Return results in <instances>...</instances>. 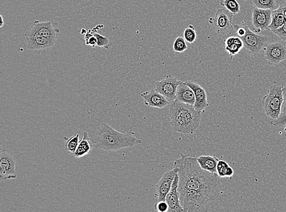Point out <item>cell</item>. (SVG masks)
Instances as JSON below:
<instances>
[{
	"mask_svg": "<svg viewBox=\"0 0 286 212\" xmlns=\"http://www.w3.org/2000/svg\"><path fill=\"white\" fill-rule=\"evenodd\" d=\"M174 168L178 170L179 186L199 192L210 200L216 199L220 178L203 170L197 158L181 154V158L175 161Z\"/></svg>",
	"mask_w": 286,
	"mask_h": 212,
	"instance_id": "cell-1",
	"label": "cell"
},
{
	"mask_svg": "<svg viewBox=\"0 0 286 212\" xmlns=\"http://www.w3.org/2000/svg\"><path fill=\"white\" fill-rule=\"evenodd\" d=\"M141 140L133 134H123L115 130L108 124L103 122L96 132L93 146L99 150L117 151L122 148H132L141 144Z\"/></svg>",
	"mask_w": 286,
	"mask_h": 212,
	"instance_id": "cell-2",
	"label": "cell"
},
{
	"mask_svg": "<svg viewBox=\"0 0 286 212\" xmlns=\"http://www.w3.org/2000/svg\"><path fill=\"white\" fill-rule=\"evenodd\" d=\"M169 116L173 130L194 134L200 126L202 112L195 110L194 106L175 100L170 104Z\"/></svg>",
	"mask_w": 286,
	"mask_h": 212,
	"instance_id": "cell-3",
	"label": "cell"
},
{
	"mask_svg": "<svg viewBox=\"0 0 286 212\" xmlns=\"http://www.w3.org/2000/svg\"><path fill=\"white\" fill-rule=\"evenodd\" d=\"M283 100V87L279 84L272 85L263 98L265 114L273 120L279 119L281 114Z\"/></svg>",
	"mask_w": 286,
	"mask_h": 212,
	"instance_id": "cell-4",
	"label": "cell"
},
{
	"mask_svg": "<svg viewBox=\"0 0 286 212\" xmlns=\"http://www.w3.org/2000/svg\"><path fill=\"white\" fill-rule=\"evenodd\" d=\"M178 192L181 206L185 212H197L210 202L199 192L179 186Z\"/></svg>",
	"mask_w": 286,
	"mask_h": 212,
	"instance_id": "cell-5",
	"label": "cell"
},
{
	"mask_svg": "<svg viewBox=\"0 0 286 212\" xmlns=\"http://www.w3.org/2000/svg\"><path fill=\"white\" fill-rule=\"evenodd\" d=\"M233 15L227 9L217 10L214 18H210V23L214 31L221 34L230 32L233 28Z\"/></svg>",
	"mask_w": 286,
	"mask_h": 212,
	"instance_id": "cell-6",
	"label": "cell"
},
{
	"mask_svg": "<svg viewBox=\"0 0 286 212\" xmlns=\"http://www.w3.org/2000/svg\"><path fill=\"white\" fill-rule=\"evenodd\" d=\"M246 27V34L241 38L243 41L244 48L253 54H259L268 45V38L253 32L248 26Z\"/></svg>",
	"mask_w": 286,
	"mask_h": 212,
	"instance_id": "cell-7",
	"label": "cell"
},
{
	"mask_svg": "<svg viewBox=\"0 0 286 212\" xmlns=\"http://www.w3.org/2000/svg\"><path fill=\"white\" fill-rule=\"evenodd\" d=\"M16 161L12 154L1 148L0 153V178L2 180H13L17 177Z\"/></svg>",
	"mask_w": 286,
	"mask_h": 212,
	"instance_id": "cell-8",
	"label": "cell"
},
{
	"mask_svg": "<svg viewBox=\"0 0 286 212\" xmlns=\"http://www.w3.org/2000/svg\"><path fill=\"white\" fill-rule=\"evenodd\" d=\"M265 58L269 64L274 66L286 60V42H272L265 49Z\"/></svg>",
	"mask_w": 286,
	"mask_h": 212,
	"instance_id": "cell-9",
	"label": "cell"
},
{
	"mask_svg": "<svg viewBox=\"0 0 286 212\" xmlns=\"http://www.w3.org/2000/svg\"><path fill=\"white\" fill-rule=\"evenodd\" d=\"M180 82V81L178 80L177 78L168 75L162 80L156 82L155 90L164 96L168 100L173 102L177 98V88Z\"/></svg>",
	"mask_w": 286,
	"mask_h": 212,
	"instance_id": "cell-10",
	"label": "cell"
},
{
	"mask_svg": "<svg viewBox=\"0 0 286 212\" xmlns=\"http://www.w3.org/2000/svg\"><path fill=\"white\" fill-rule=\"evenodd\" d=\"M177 173L178 170L175 168H173V170H167L157 184L155 197L158 202L162 200L166 202L167 195L172 188L173 181Z\"/></svg>",
	"mask_w": 286,
	"mask_h": 212,
	"instance_id": "cell-11",
	"label": "cell"
},
{
	"mask_svg": "<svg viewBox=\"0 0 286 212\" xmlns=\"http://www.w3.org/2000/svg\"><path fill=\"white\" fill-rule=\"evenodd\" d=\"M27 48L30 50L37 51L50 48L55 45L47 38L42 36L37 33L33 32L29 30L24 33Z\"/></svg>",
	"mask_w": 286,
	"mask_h": 212,
	"instance_id": "cell-12",
	"label": "cell"
},
{
	"mask_svg": "<svg viewBox=\"0 0 286 212\" xmlns=\"http://www.w3.org/2000/svg\"><path fill=\"white\" fill-rule=\"evenodd\" d=\"M272 10L255 7L252 11V24L258 32L269 30L272 21Z\"/></svg>",
	"mask_w": 286,
	"mask_h": 212,
	"instance_id": "cell-13",
	"label": "cell"
},
{
	"mask_svg": "<svg viewBox=\"0 0 286 212\" xmlns=\"http://www.w3.org/2000/svg\"><path fill=\"white\" fill-rule=\"evenodd\" d=\"M184 82L194 90L195 97V103L194 106L195 109L200 112H205L209 106L206 90L194 81L188 80Z\"/></svg>",
	"mask_w": 286,
	"mask_h": 212,
	"instance_id": "cell-14",
	"label": "cell"
},
{
	"mask_svg": "<svg viewBox=\"0 0 286 212\" xmlns=\"http://www.w3.org/2000/svg\"><path fill=\"white\" fill-rule=\"evenodd\" d=\"M179 176L177 173L176 174L174 181H173L172 188L166 198V202L169 205V212H181L184 211L181 205L180 194L178 192Z\"/></svg>",
	"mask_w": 286,
	"mask_h": 212,
	"instance_id": "cell-15",
	"label": "cell"
},
{
	"mask_svg": "<svg viewBox=\"0 0 286 212\" xmlns=\"http://www.w3.org/2000/svg\"><path fill=\"white\" fill-rule=\"evenodd\" d=\"M29 31L42 36L47 38L52 42H56V32L54 28L53 24L50 22H39L35 20L33 22L31 27L28 29Z\"/></svg>",
	"mask_w": 286,
	"mask_h": 212,
	"instance_id": "cell-16",
	"label": "cell"
},
{
	"mask_svg": "<svg viewBox=\"0 0 286 212\" xmlns=\"http://www.w3.org/2000/svg\"><path fill=\"white\" fill-rule=\"evenodd\" d=\"M141 96L144 98V102L147 106L163 108L169 104L168 99L156 90H148L142 93Z\"/></svg>",
	"mask_w": 286,
	"mask_h": 212,
	"instance_id": "cell-17",
	"label": "cell"
},
{
	"mask_svg": "<svg viewBox=\"0 0 286 212\" xmlns=\"http://www.w3.org/2000/svg\"><path fill=\"white\" fill-rule=\"evenodd\" d=\"M176 100L180 101L181 102L191 104V106H194L195 97L194 90L185 82L180 81L177 88Z\"/></svg>",
	"mask_w": 286,
	"mask_h": 212,
	"instance_id": "cell-18",
	"label": "cell"
},
{
	"mask_svg": "<svg viewBox=\"0 0 286 212\" xmlns=\"http://www.w3.org/2000/svg\"><path fill=\"white\" fill-rule=\"evenodd\" d=\"M225 50L231 58L238 54L244 48V42L240 37L231 36L225 40Z\"/></svg>",
	"mask_w": 286,
	"mask_h": 212,
	"instance_id": "cell-19",
	"label": "cell"
},
{
	"mask_svg": "<svg viewBox=\"0 0 286 212\" xmlns=\"http://www.w3.org/2000/svg\"><path fill=\"white\" fill-rule=\"evenodd\" d=\"M93 147V143L90 140L89 134L85 132L83 136L79 142L74 156L76 158H81L91 153Z\"/></svg>",
	"mask_w": 286,
	"mask_h": 212,
	"instance_id": "cell-20",
	"label": "cell"
},
{
	"mask_svg": "<svg viewBox=\"0 0 286 212\" xmlns=\"http://www.w3.org/2000/svg\"><path fill=\"white\" fill-rule=\"evenodd\" d=\"M200 166L203 170L217 174V166L219 160L210 156H202L197 158Z\"/></svg>",
	"mask_w": 286,
	"mask_h": 212,
	"instance_id": "cell-21",
	"label": "cell"
},
{
	"mask_svg": "<svg viewBox=\"0 0 286 212\" xmlns=\"http://www.w3.org/2000/svg\"><path fill=\"white\" fill-rule=\"evenodd\" d=\"M286 23V18L279 8L272 10V21L269 30L273 32Z\"/></svg>",
	"mask_w": 286,
	"mask_h": 212,
	"instance_id": "cell-22",
	"label": "cell"
},
{
	"mask_svg": "<svg viewBox=\"0 0 286 212\" xmlns=\"http://www.w3.org/2000/svg\"><path fill=\"white\" fill-rule=\"evenodd\" d=\"M217 174L220 178H232L235 172L227 162L219 160L217 166Z\"/></svg>",
	"mask_w": 286,
	"mask_h": 212,
	"instance_id": "cell-23",
	"label": "cell"
},
{
	"mask_svg": "<svg viewBox=\"0 0 286 212\" xmlns=\"http://www.w3.org/2000/svg\"><path fill=\"white\" fill-rule=\"evenodd\" d=\"M255 7L263 10H274L277 9L276 0H250Z\"/></svg>",
	"mask_w": 286,
	"mask_h": 212,
	"instance_id": "cell-24",
	"label": "cell"
},
{
	"mask_svg": "<svg viewBox=\"0 0 286 212\" xmlns=\"http://www.w3.org/2000/svg\"><path fill=\"white\" fill-rule=\"evenodd\" d=\"M220 4L222 6L225 7L227 10L233 14L234 15L237 14L240 12L241 6L237 0H221Z\"/></svg>",
	"mask_w": 286,
	"mask_h": 212,
	"instance_id": "cell-25",
	"label": "cell"
},
{
	"mask_svg": "<svg viewBox=\"0 0 286 212\" xmlns=\"http://www.w3.org/2000/svg\"><path fill=\"white\" fill-rule=\"evenodd\" d=\"M79 137L78 134H76L75 136H71L70 138H67L64 137L66 140L65 148L68 152L71 153V155L74 156L77 148L79 144Z\"/></svg>",
	"mask_w": 286,
	"mask_h": 212,
	"instance_id": "cell-26",
	"label": "cell"
},
{
	"mask_svg": "<svg viewBox=\"0 0 286 212\" xmlns=\"http://www.w3.org/2000/svg\"><path fill=\"white\" fill-rule=\"evenodd\" d=\"M188 48L185 38L178 37L176 38L174 44H173V50L177 53H183Z\"/></svg>",
	"mask_w": 286,
	"mask_h": 212,
	"instance_id": "cell-27",
	"label": "cell"
},
{
	"mask_svg": "<svg viewBox=\"0 0 286 212\" xmlns=\"http://www.w3.org/2000/svg\"><path fill=\"white\" fill-rule=\"evenodd\" d=\"M184 37L185 40L190 44H192L197 40V33L194 26H189L188 28L184 30Z\"/></svg>",
	"mask_w": 286,
	"mask_h": 212,
	"instance_id": "cell-28",
	"label": "cell"
},
{
	"mask_svg": "<svg viewBox=\"0 0 286 212\" xmlns=\"http://www.w3.org/2000/svg\"><path fill=\"white\" fill-rule=\"evenodd\" d=\"M97 40V46L99 48H109V40L108 37L104 36L97 32H93Z\"/></svg>",
	"mask_w": 286,
	"mask_h": 212,
	"instance_id": "cell-29",
	"label": "cell"
},
{
	"mask_svg": "<svg viewBox=\"0 0 286 212\" xmlns=\"http://www.w3.org/2000/svg\"><path fill=\"white\" fill-rule=\"evenodd\" d=\"M84 40L87 46H92V48L97 46V38L92 32H86V34H85Z\"/></svg>",
	"mask_w": 286,
	"mask_h": 212,
	"instance_id": "cell-30",
	"label": "cell"
},
{
	"mask_svg": "<svg viewBox=\"0 0 286 212\" xmlns=\"http://www.w3.org/2000/svg\"><path fill=\"white\" fill-rule=\"evenodd\" d=\"M272 124L278 128L285 126L286 124V112L280 115L279 119L272 121Z\"/></svg>",
	"mask_w": 286,
	"mask_h": 212,
	"instance_id": "cell-31",
	"label": "cell"
},
{
	"mask_svg": "<svg viewBox=\"0 0 286 212\" xmlns=\"http://www.w3.org/2000/svg\"><path fill=\"white\" fill-rule=\"evenodd\" d=\"M169 205L166 202H158L155 206V209L156 212H166L169 210Z\"/></svg>",
	"mask_w": 286,
	"mask_h": 212,
	"instance_id": "cell-32",
	"label": "cell"
},
{
	"mask_svg": "<svg viewBox=\"0 0 286 212\" xmlns=\"http://www.w3.org/2000/svg\"><path fill=\"white\" fill-rule=\"evenodd\" d=\"M273 33L286 42V23L280 28L276 30Z\"/></svg>",
	"mask_w": 286,
	"mask_h": 212,
	"instance_id": "cell-33",
	"label": "cell"
},
{
	"mask_svg": "<svg viewBox=\"0 0 286 212\" xmlns=\"http://www.w3.org/2000/svg\"><path fill=\"white\" fill-rule=\"evenodd\" d=\"M283 94L284 100H283L281 114L286 112V84L283 87Z\"/></svg>",
	"mask_w": 286,
	"mask_h": 212,
	"instance_id": "cell-34",
	"label": "cell"
},
{
	"mask_svg": "<svg viewBox=\"0 0 286 212\" xmlns=\"http://www.w3.org/2000/svg\"><path fill=\"white\" fill-rule=\"evenodd\" d=\"M279 8L282 11L283 14H284L286 18V1L282 2L279 6Z\"/></svg>",
	"mask_w": 286,
	"mask_h": 212,
	"instance_id": "cell-35",
	"label": "cell"
},
{
	"mask_svg": "<svg viewBox=\"0 0 286 212\" xmlns=\"http://www.w3.org/2000/svg\"><path fill=\"white\" fill-rule=\"evenodd\" d=\"M0 18H1V24H0V27H2V26H3L4 24V20H3V18H2V16H0Z\"/></svg>",
	"mask_w": 286,
	"mask_h": 212,
	"instance_id": "cell-36",
	"label": "cell"
}]
</instances>
